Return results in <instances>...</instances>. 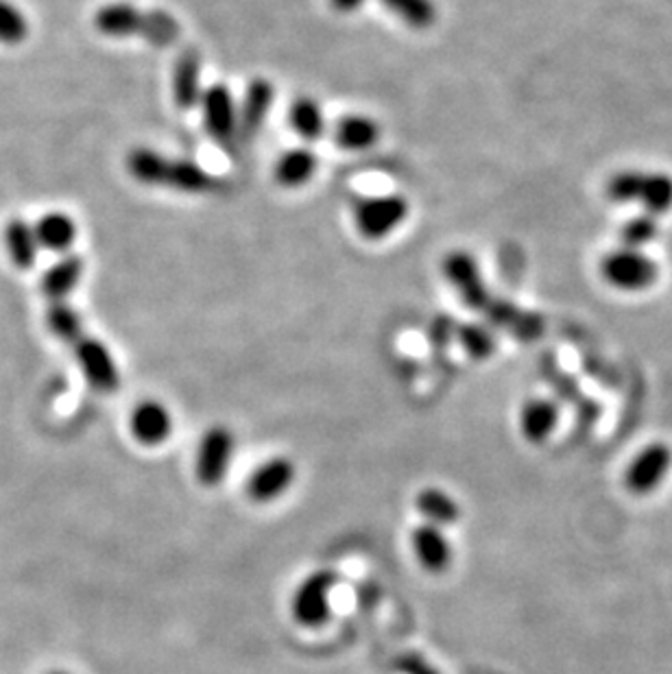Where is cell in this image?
Segmentation results:
<instances>
[{"mask_svg": "<svg viewBox=\"0 0 672 674\" xmlns=\"http://www.w3.org/2000/svg\"><path fill=\"white\" fill-rule=\"evenodd\" d=\"M319 169V160L308 147H295L284 151L275 167H273V178L282 188H302L308 184Z\"/></svg>", "mask_w": 672, "mask_h": 674, "instance_id": "obj_19", "label": "cell"}, {"mask_svg": "<svg viewBox=\"0 0 672 674\" xmlns=\"http://www.w3.org/2000/svg\"><path fill=\"white\" fill-rule=\"evenodd\" d=\"M411 551L415 561L430 574L445 572L454 561V549L445 529L427 522L411 531Z\"/></svg>", "mask_w": 672, "mask_h": 674, "instance_id": "obj_15", "label": "cell"}, {"mask_svg": "<svg viewBox=\"0 0 672 674\" xmlns=\"http://www.w3.org/2000/svg\"><path fill=\"white\" fill-rule=\"evenodd\" d=\"M83 258L77 253H68L58 260L42 278V293L51 302H63L81 282L83 278Z\"/></svg>", "mask_w": 672, "mask_h": 674, "instance_id": "obj_20", "label": "cell"}, {"mask_svg": "<svg viewBox=\"0 0 672 674\" xmlns=\"http://www.w3.org/2000/svg\"><path fill=\"white\" fill-rule=\"evenodd\" d=\"M124 164L129 175L142 185L173 188L183 194H210L221 188V180L208 173L201 164L182 158H167L149 147L131 149Z\"/></svg>", "mask_w": 672, "mask_h": 674, "instance_id": "obj_2", "label": "cell"}, {"mask_svg": "<svg viewBox=\"0 0 672 674\" xmlns=\"http://www.w3.org/2000/svg\"><path fill=\"white\" fill-rule=\"evenodd\" d=\"M72 354L79 363V369L86 378V382L99 391V393H114L121 386V371L117 365L114 354L110 348L94 339V336H81L77 343L70 345Z\"/></svg>", "mask_w": 672, "mask_h": 674, "instance_id": "obj_11", "label": "cell"}, {"mask_svg": "<svg viewBox=\"0 0 672 674\" xmlns=\"http://www.w3.org/2000/svg\"><path fill=\"white\" fill-rule=\"evenodd\" d=\"M289 123L305 142H319L325 135V114L312 97H298L289 110Z\"/></svg>", "mask_w": 672, "mask_h": 674, "instance_id": "obj_24", "label": "cell"}, {"mask_svg": "<svg viewBox=\"0 0 672 674\" xmlns=\"http://www.w3.org/2000/svg\"><path fill=\"white\" fill-rule=\"evenodd\" d=\"M4 245L9 251V258L16 269L29 271L40 253V245L33 232V225H29L24 219H11L4 228Z\"/></svg>", "mask_w": 672, "mask_h": 674, "instance_id": "obj_23", "label": "cell"}, {"mask_svg": "<svg viewBox=\"0 0 672 674\" xmlns=\"http://www.w3.org/2000/svg\"><path fill=\"white\" fill-rule=\"evenodd\" d=\"M443 275L465 306L472 310H488L491 295L474 255H470L468 251H450L443 258Z\"/></svg>", "mask_w": 672, "mask_h": 674, "instance_id": "obj_12", "label": "cell"}, {"mask_svg": "<svg viewBox=\"0 0 672 674\" xmlns=\"http://www.w3.org/2000/svg\"><path fill=\"white\" fill-rule=\"evenodd\" d=\"M339 583L334 570H312L291 596V615L304 628H323L332 617V592Z\"/></svg>", "mask_w": 672, "mask_h": 674, "instance_id": "obj_4", "label": "cell"}, {"mask_svg": "<svg viewBox=\"0 0 672 674\" xmlns=\"http://www.w3.org/2000/svg\"><path fill=\"white\" fill-rule=\"evenodd\" d=\"M330 7L339 13H352L357 9H361L365 4L367 0H328Z\"/></svg>", "mask_w": 672, "mask_h": 674, "instance_id": "obj_30", "label": "cell"}, {"mask_svg": "<svg viewBox=\"0 0 672 674\" xmlns=\"http://www.w3.org/2000/svg\"><path fill=\"white\" fill-rule=\"evenodd\" d=\"M334 142L343 151H367L373 149L380 140V124L365 114H348L334 124Z\"/></svg>", "mask_w": 672, "mask_h": 674, "instance_id": "obj_21", "label": "cell"}, {"mask_svg": "<svg viewBox=\"0 0 672 674\" xmlns=\"http://www.w3.org/2000/svg\"><path fill=\"white\" fill-rule=\"evenodd\" d=\"M409 199L402 194L369 197L354 208V225L367 241H382L409 219Z\"/></svg>", "mask_w": 672, "mask_h": 674, "instance_id": "obj_8", "label": "cell"}, {"mask_svg": "<svg viewBox=\"0 0 672 674\" xmlns=\"http://www.w3.org/2000/svg\"><path fill=\"white\" fill-rule=\"evenodd\" d=\"M672 472V447L664 441L644 445L624 470V487L633 495H651L662 490Z\"/></svg>", "mask_w": 672, "mask_h": 674, "instance_id": "obj_9", "label": "cell"}, {"mask_svg": "<svg viewBox=\"0 0 672 674\" xmlns=\"http://www.w3.org/2000/svg\"><path fill=\"white\" fill-rule=\"evenodd\" d=\"M275 103V85L255 77L244 88L243 101L239 105V142H251L260 129L267 124V119Z\"/></svg>", "mask_w": 672, "mask_h": 674, "instance_id": "obj_14", "label": "cell"}, {"mask_svg": "<svg viewBox=\"0 0 672 674\" xmlns=\"http://www.w3.org/2000/svg\"><path fill=\"white\" fill-rule=\"evenodd\" d=\"M47 674H72V673H68V671H61V668H58V671H49V673Z\"/></svg>", "mask_w": 672, "mask_h": 674, "instance_id": "obj_31", "label": "cell"}, {"mask_svg": "<svg viewBox=\"0 0 672 674\" xmlns=\"http://www.w3.org/2000/svg\"><path fill=\"white\" fill-rule=\"evenodd\" d=\"M47 325L53 336H58L61 343H77L83 336V319L81 314L66 304V302H53L47 312Z\"/></svg>", "mask_w": 672, "mask_h": 674, "instance_id": "obj_25", "label": "cell"}, {"mask_svg": "<svg viewBox=\"0 0 672 674\" xmlns=\"http://www.w3.org/2000/svg\"><path fill=\"white\" fill-rule=\"evenodd\" d=\"M380 2L411 29H428L437 22V7L432 0H380Z\"/></svg>", "mask_w": 672, "mask_h": 674, "instance_id": "obj_26", "label": "cell"}, {"mask_svg": "<svg viewBox=\"0 0 672 674\" xmlns=\"http://www.w3.org/2000/svg\"><path fill=\"white\" fill-rule=\"evenodd\" d=\"M38 245L53 253H66L77 241V223L63 212H49L33 225Z\"/></svg>", "mask_w": 672, "mask_h": 674, "instance_id": "obj_22", "label": "cell"}, {"mask_svg": "<svg viewBox=\"0 0 672 674\" xmlns=\"http://www.w3.org/2000/svg\"><path fill=\"white\" fill-rule=\"evenodd\" d=\"M201 72H203V62L197 49H185L178 56L171 74V90L178 110L190 112L199 108V101L205 90L201 83Z\"/></svg>", "mask_w": 672, "mask_h": 674, "instance_id": "obj_16", "label": "cell"}, {"mask_svg": "<svg viewBox=\"0 0 672 674\" xmlns=\"http://www.w3.org/2000/svg\"><path fill=\"white\" fill-rule=\"evenodd\" d=\"M298 481V465L287 454L269 456L258 463L244 481V493L255 504H269L287 495Z\"/></svg>", "mask_w": 672, "mask_h": 674, "instance_id": "obj_10", "label": "cell"}, {"mask_svg": "<svg viewBox=\"0 0 672 674\" xmlns=\"http://www.w3.org/2000/svg\"><path fill=\"white\" fill-rule=\"evenodd\" d=\"M603 280L624 293H640L660 280V266L653 258L638 249H613L601 262Z\"/></svg>", "mask_w": 672, "mask_h": 674, "instance_id": "obj_6", "label": "cell"}, {"mask_svg": "<svg viewBox=\"0 0 672 674\" xmlns=\"http://www.w3.org/2000/svg\"><path fill=\"white\" fill-rule=\"evenodd\" d=\"M459 339H461V345L463 350L472 356V359H488L493 354V348H495V341H493V334L489 332L488 328L483 325H463L461 332H459Z\"/></svg>", "mask_w": 672, "mask_h": 674, "instance_id": "obj_29", "label": "cell"}, {"mask_svg": "<svg viewBox=\"0 0 672 674\" xmlns=\"http://www.w3.org/2000/svg\"><path fill=\"white\" fill-rule=\"evenodd\" d=\"M199 108L210 140L225 151H234L239 144V103L232 90L225 83L205 88Z\"/></svg>", "mask_w": 672, "mask_h": 674, "instance_id": "obj_7", "label": "cell"}, {"mask_svg": "<svg viewBox=\"0 0 672 674\" xmlns=\"http://www.w3.org/2000/svg\"><path fill=\"white\" fill-rule=\"evenodd\" d=\"M518 426H520V434L529 443L542 445L549 441L559 426V409L546 398H533L522 404L520 415H518Z\"/></svg>", "mask_w": 672, "mask_h": 674, "instance_id": "obj_17", "label": "cell"}, {"mask_svg": "<svg viewBox=\"0 0 672 674\" xmlns=\"http://www.w3.org/2000/svg\"><path fill=\"white\" fill-rule=\"evenodd\" d=\"M237 456V434L225 424H214L201 434L194 454V476L203 487H217L225 481Z\"/></svg>", "mask_w": 672, "mask_h": 674, "instance_id": "obj_5", "label": "cell"}, {"mask_svg": "<svg viewBox=\"0 0 672 674\" xmlns=\"http://www.w3.org/2000/svg\"><path fill=\"white\" fill-rule=\"evenodd\" d=\"M660 234L658 219L651 214H640L631 221H626L620 230V243L626 249H638L642 251L644 247L651 245Z\"/></svg>", "mask_w": 672, "mask_h": 674, "instance_id": "obj_27", "label": "cell"}, {"mask_svg": "<svg viewBox=\"0 0 672 674\" xmlns=\"http://www.w3.org/2000/svg\"><path fill=\"white\" fill-rule=\"evenodd\" d=\"M27 38H29L27 16L9 0H0V44L16 47Z\"/></svg>", "mask_w": 672, "mask_h": 674, "instance_id": "obj_28", "label": "cell"}, {"mask_svg": "<svg viewBox=\"0 0 672 674\" xmlns=\"http://www.w3.org/2000/svg\"><path fill=\"white\" fill-rule=\"evenodd\" d=\"M613 203H640L644 214L662 217L672 210V178L669 173L620 171L605 185Z\"/></svg>", "mask_w": 672, "mask_h": 674, "instance_id": "obj_3", "label": "cell"}, {"mask_svg": "<svg viewBox=\"0 0 672 674\" xmlns=\"http://www.w3.org/2000/svg\"><path fill=\"white\" fill-rule=\"evenodd\" d=\"M94 27L112 40H144L151 47H173L182 36L178 18L164 9H140L133 2H108L97 9Z\"/></svg>", "mask_w": 672, "mask_h": 674, "instance_id": "obj_1", "label": "cell"}, {"mask_svg": "<svg viewBox=\"0 0 672 674\" xmlns=\"http://www.w3.org/2000/svg\"><path fill=\"white\" fill-rule=\"evenodd\" d=\"M175 429V420L171 409L153 398L138 402L129 415V432L136 443L144 447L164 445Z\"/></svg>", "mask_w": 672, "mask_h": 674, "instance_id": "obj_13", "label": "cell"}, {"mask_svg": "<svg viewBox=\"0 0 672 674\" xmlns=\"http://www.w3.org/2000/svg\"><path fill=\"white\" fill-rule=\"evenodd\" d=\"M415 511L422 515L427 524H434L441 529L454 526L461 520V504L459 500L441 487H424L415 495Z\"/></svg>", "mask_w": 672, "mask_h": 674, "instance_id": "obj_18", "label": "cell"}]
</instances>
